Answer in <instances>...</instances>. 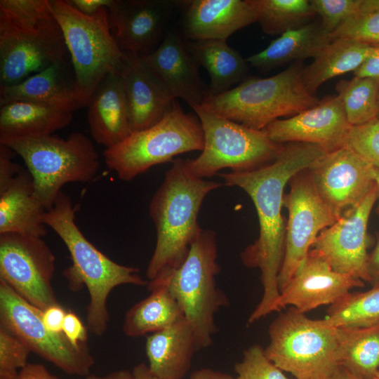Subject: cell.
Returning a JSON list of instances; mask_svg holds the SVG:
<instances>
[{"mask_svg":"<svg viewBox=\"0 0 379 379\" xmlns=\"http://www.w3.org/2000/svg\"><path fill=\"white\" fill-rule=\"evenodd\" d=\"M327 153L317 145L289 142L283 145L277 158L269 164L249 171L218 174L224 185L238 187L247 193L258 218L259 236L240 254L244 265L260 270L263 289L248 324L276 312L280 295L278 276L285 247L286 224L281 214L284 187L295 174L309 168Z\"/></svg>","mask_w":379,"mask_h":379,"instance_id":"6da1fadb","label":"cell"},{"mask_svg":"<svg viewBox=\"0 0 379 379\" xmlns=\"http://www.w3.org/2000/svg\"><path fill=\"white\" fill-rule=\"evenodd\" d=\"M77 206L61 192L53 206L46 211L43 222L65 244L72 265L63 272L69 288L78 291L85 286L90 302L86 309V328L97 336L107 330L109 320L107 298L113 288L124 284L147 286L140 269L120 265L98 250L84 235L76 223Z\"/></svg>","mask_w":379,"mask_h":379,"instance_id":"7a4b0ae2","label":"cell"},{"mask_svg":"<svg viewBox=\"0 0 379 379\" xmlns=\"http://www.w3.org/2000/svg\"><path fill=\"white\" fill-rule=\"evenodd\" d=\"M172 163L149 204L157 232L155 248L146 271L149 281L182 263L201 228L197 218L204 199L223 185L195 177L183 159Z\"/></svg>","mask_w":379,"mask_h":379,"instance_id":"3957f363","label":"cell"},{"mask_svg":"<svg viewBox=\"0 0 379 379\" xmlns=\"http://www.w3.org/2000/svg\"><path fill=\"white\" fill-rule=\"evenodd\" d=\"M67 53L48 0L0 1V86L65 62Z\"/></svg>","mask_w":379,"mask_h":379,"instance_id":"277c9868","label":"cell"},{"mask_svg":"<svg viewBox=\"0 0 379 379\" xmlns=\"http://www.w3.org/2000/svg\"><path fill=\"white\" fill-rule=\"evenodd\" d=\"M304 67L302 62H295L270 77H247L224 93L206 98L200 106L234 122L262 130L280 117H293L319 102L304 85Z\"/></svg>","mask_w":379,"mask_h":379,"instance_id":"5b68a950","label":"cell"},{"mask_svg":"<svg viewBox=\"0 0 379 379\" xmlns=\"http://www.w3.org/2000/svg\"><path fill=\"white\" fill-rule=\"evenodd\" d=\"M220 272L216 234L201 227L182 263L152 279L164 283L178 302L193 329L197 351L211 345L218 330L215 314L230 305L217 286Z\"/></svg>","mask_w":379,"mask_h":379,"instance_id":"8992f818","label":"cell"},{"mask_svg":"<svg viewBox=\"0 0 379 379\" xmlns=\"http://www.w3.org/2000/svg\"><path fill=\"white\" fill-rule=\"evenodd\" d=\"M0 144L22 159L46 211L53 206L63 185L92 181L100 166L93 143L80 132H74L66 138L53 134L8 138L1 140Z\"/></svg>","mask_w":379,"mask_h":379,"instance_id":"52a82bcc","label":"cell"},{"mask_svg":"<svg viewBox=\"0 0 379 379\" xmlns=\"http://www.w3.org/2000/svg\"><path fill=\"white\" fill-rule=\"evenodd\" d=\"M267 358L295 379H329L340 366L341 328L291 307L270 324Z\"/></svg>","mask_w":379,"mask_h":379,"instance_id":"ba28073f","label":"cell"},{"mask_svg":"<svg viewBox=\"0 0 379 379\" xmlns=\"http://www.w3.org/2000/svg\"><path fill=\"white\" fill-rule=\"evenodd\" d=\"M48 1L70 55L75 86L87 106L107 75L121 74L127 53L112 32L107 8L88 15L68 1Z\"/></svg>","mask_w":379,"mask_h":379,"instance_id":"9c48e42d","label":"cell"},{"mask_svg":"<svg viewBox=\"0 0 379 379\" xmlns=\"http://www.w3.org/2000/svg\"><path fill=\"white\" fill-rule=\"evenodd\" d=\"M204 146L198 117L185 112L176 99L160 121L105 148L103 157L120 180L130 181L156 165L173 161L178 155L202 151Z\"/></svg>","mask_w":379,"mask_h":379,"instance_id":"30bf717a","label":"cell"},{"mask_svg":"<svg viewBox=\"0 0 379 379\" xmlns=\"http://www.w3.org/2000/svg\"><path fill=\"white\" fill-rule=\"evenodd\" d=\"M204 132V146L199 156L185 159L195 177H213L224 168L231 172L257 169L272 162L284 144L272 142L263 130H256L205 110L192 108Z\"/></svg>","mask_w":379,"mask_h":379,"instance_id":"8fae6325","label":"cell"},{"mask_svg":"<svg viewBox=\"0 0 379 379\" xmlns=\"http://www.w3.org/2000/svg\"><path fill=\"white\" fill-rule=\"evenodd\" d=\"M42 312L0 279V327L62 371L78 376L88 375L94 359L86 345L76 347L64 333L49 331L43 322Z\"/></svg>","mask_w":379,"mask_h":379,"instance_id":"7c38bea8","label":"cell"},{"mask_svg":"<svg viewBox=\"0 0 379 379\" xmlns=\"http://www.w3.org/2000/svg\"><path fill=\"white\" fill-rule=\"evenodd\" d=\"M289 185L290 190L283 200L288 218L284 255L278 276L279 292L306 258L319 233L338 220L319 197L308 169L295 174Z\"/></svg>","mask_w":379,"mask_h":379,"instance_id":"4fadbf2b","label":"cell"},{"mask_svg":"<svg viewBox=\"0 0 379 379\" xmlns=\"http://www.w3.org/2000/svg\"><path fill=\"white\" fill-rule=\"evenodd\" d=\"M55 264L43 237L0 234V279L41 310L58 304L51 285Z\"/></svg>","mask_w":379,"mask_h":379,"instance_id":"5bb4252c","label":"cell"},{"mask_svg":"<svg viewBox=\"0 0 379 379\" xmlns=\"http://www.w3.org/2000/svg\"><path fill=\"white\" fill-rule=\"evenodd\" d=\"M378 197L375 185L357 206L321 231L311 248L333 270L368 283V224Z\"/></svg>","mask_w":379,"mask_h":379,"instance_id":"9a60e30c","label":"cell"},{"mask_svg":"<svg viewBox=\"0 0 379 379\" xmlns=\"http://www.w3.org/2000/svg\"><path fill=\"white\" fill-rule=\"evenodd\" d=\"M307 169L319 197L338 219L376 185V168L347 145L328 152Z\"/></svg>","mask_w":379,"mask_h":379,"instance_id":"2e32d148","label":"cell"},{"mask_svg":"<svg viewBox=\"0 0 379 379\" xmlns=\"http://www.w3.org/2000/svg\"><path fill=\"white\" fill-rule=\"evenodd\" d=\"M14 154L0 144V234L44 237L47 233L43 222L46 209L29 171L12 161Z\"/></svg>","mask_w":379,"mask_h":379,"instance_id":"e0dca14e","label":"cell"},{"mask_svg":"<svg viewBox=\"0 0 379 379\" xmlns=\"http://www.w3.org/2000/svg\"><path fill=\"white\" fill-rule=\"evenodd\" d=\"M350 126L339 97L331 95L296 115L275 120L262 130L277 144L308 143L331 152L346 145Z\"/></svg>","mask_w":379,"mask_h":379,"instance_id":"ac0fdd59","label":"cell"},{"mask_svg":"<svg viewBox=\"0 0 379 379\" xmlns=\"http://www.w3.org/2000/svg\"><path fill=\"white\" fill-rule=\"evenodd\" d=\"M364 281L339 273L310 249L289 282L280 292L276 312L291 305L305 313L317 307L333 305Z\"/></svg>","mask_w":379,"mask_h":379,"instance_id":"d6986e66","label":"cell"},{"mask_svg":"<svg viewBox=\"0 0 379 379\" xmlns=\"http://www.w3.org/2000/svg\"><path fill=\"white\" fill-rule=\"evenodd\" d=\"M177 1L117 0L108 10L109 22L121 48L138 55L152 53L166 33Z\"/></svg>","mask_w":379,"mask_h":379,"instance_id":"ffe728a7","label":"cell"},{"mask_svg":"<svg viewBox=\"0 0 379 379\" xmlns=\"http://www.w3.org/2000/svg\"><path fill=\"white\" fill-rule=\"evenodd\" d=\"M178 4L182 9V39L187 41H227L257 22L251 0H185Z\"/></svg>","mask_w":379,"mask_h":379,"instance_id":"44dd1931","label":"cell"},{"mask_svg":"<svg viewBox=\"0 0 379 379\" xmlns=\"http://www.w3.org/2000/svg\"><path fill=\"white\" fill-rule=\"evenodd\" d=\"M121 72L132 131L148 128L171 109L175 99L141 55L126 53Z\"/></svg>","mask_w":379,"mask_h":379,"instance_id":"7402d4cb","label":"cell"},{"mask_svg":"<svg viewBox=\"0 0 379 379\" xmlns=\"http://www.w3.org/2000/svg\"><path fill=\"white\" fill-rule=\"evenodd\" d=\"M142 57L175 99L184 100L192 108L203 103L206 90L201 81L199 65L178 33L168 30L157 48Z\"/></svg>","mask_w":379,"mask_h":379,"instance_id":"603a6c76","label":"cell"},{"mask_svg":"<svg viewBox=\"0 0 379 379\" xmlns=\"http://www.w3.org/2000/svg\"><path fill=\"white\" fill-rule=\"evenodd\" d=\"M87 107L91 134L97 143L105 148L117 145L132 132L120 74L107 75Z\"/></svg>","mask_w":379,"mask_h":379,"instance_id":"cb8c5ba5","label":"cell"},{"mask_svg":"<svg viewBox=\"0 0 379 379\" xmlns=\"http://www.w3.org/2000/svg\"><path fill=\"white\" fill-rule=\"evenodd\" d=\"M65 62L55 63L8 86H0V105L14 102H36L73 112L86 107L79 95L74 77L66 74Z\"/></svg>","mask_w":379,"mask_h":379,"instance_id":"d4e9b609","label":"cell"},{"mask_svg":"<svg viewBox=\"0 0 379 379\" xmlns=\"http://www.w3.org/2000/svg\"><path fill=\"white\" fill-rule=\"evenodd\" d=\"M197 351L193 329L185 318L147 337L148 368L159 379H182Z\"/></svg>","mask_w":379,"mask_h":379,"instance_id":"484cf974","label":"cell"},{"mask_svg":"<svg viewBox=\"0 0 379 379\" xmlns=\"http://www.w3.org/2000/svg\"><path fill=\"white\" fill-rule=\"evenodd\" d=\"M331 40L321 21L311 22L283 33L264 50L246 59L249 65L269 71L290 62L314 58Z\"/></svg>","mask_w":379,"mask_h":379,"instance_id":"4316f807","label":"cell"},{"mask_svg":"<svg viewBox=\"0 0 379 379\" xmlns=\"http://www.w3.org/2000/svg\"><path fill=\"white\" fill-rule=\"evenodd\" d=\"M72 120V112L27 101L1 105L0 140L53 135Z\"/></svg>","mask_w":379,"mask_h":379,"instance_id":"83f0119b","label":"cell"},{"mask_svg":"<svg viewBox=\"0 0 379 379\" xmlns=\"http://www.w3.org/2000/svg\"><path fill=\"white\" fill-rule=\"evenodd\" d=\"M185 44L199 65L208 72L210 84L206 98L224 93L246 78L249 67L246 59L227 41H187Z\"/></svg>","mask_w":379,"mask_h":379,"instance_id":"f1b7e54d","label":"cell"},{"mask_svg":"<svg viewBox=\"0 0 379 379\" xmlns=\"http://www.w3.org/2000/svg\"><path fill=\"white\" fill-rule=\"evenodd\" d=\"M375 45L349 38L333 39L302 70L307 90L315 95L328 80L354 72L373 53Z\"/></svg>","mask_w":379,"mask_h":379,"instance_id":"f546056e","label":"cell"},{"mask_svg":"<svg viewBox=\"0 0 379 379\" xmlns=\"http://www.w3.org/2000/svg\"><path fill=\"white\" fill-rule=\"evenodd\" d=\"M147 286L150 295L126 314L123 331L126 336L136 338L153 333L185 318L178 302L164 283L150 280Z\"/></svg>","mask_w":379,"mask_h":379,"instance_id":"4dcf8cb0","label":"cell"},{"mask_svg":"<svg viewBox=\"0 0 379 379\" xmlns=\"http://www.w3.org/2000/svg\"><path fill=\"white\" fill-rule=\"evenodd\" d=\"M340 366L360 379L379 371V323L365 327H341Z\"/></svg>","mask_w":379,"mask_h":379,"instance_id":"1f68e13d","label":"cell"},{"mask_svg":"<svg viewBox=\"0 0 379 379\" xmlns=\"http://www.w3.org/2000/svg\"><path fill=\"white\" fill-rule=\"evenodd\" d=\"M257 22L269 35H281L312 21L316 15L310 0H251Z\"/></svg>","mask_w":379,"mask_h":379,"instance_id":"d6a6232c","label":"cell"},{"mask_svg":"<svg viewBox=\"0 0 379 379\" xmlns=\"http://www.w3.org/2000/svg\"><path fill=\"white\" fill-rule=\"evenodd\" d=\"M350 126L361 125L378 118L379 79L354 77L335 84Z\"/></svg>","mask_w":379,"mask_h":379,"instance_id":"836d02e7","label":"cell"},{"mask_svg":"<svg viewBox=\"0 0 379 379\" xmlns=\"http://www.w3.org/2000/svg\"><path fill=\"white\" fill-rule=\"evenodd\" d=\"M326 319L336 327H365L379 323V286L350 292L328 310Z\"/></svg>","mask_w":379,"mask_h":379,"instance_id":"e575fe53","label":"cell"},{"mask_svg":"<svg viewBox=\"0 0 379 379\" xmlns=\"http://www.w3.org/2000/svg\"><path fill=\"white\" fill-rule=\"evenodd\" d=\"M321 23L330 34L343 23L359 15L379 11V0H310Z\"/></svg>","mask_w":379,"mask_h":379,"instance_id":"d590c367","label":"cell"},{"mask_svg":"<svg viewBox=\"0 0 379 379\" xmlns=\"http://www.w3.org/2000/svg\"><path fill=\"white\" fill-rule=\"evenodd\" d=\"M234 371L237 379H291L267 358L259 345L244 350L241 361L234 366Z\"/></svg>","mask_w":379,"mask_h":379,"instance_id":"8d00e7d4","label":"cell"},{"mask_svg":"<svg viewBox=\"0 0 379 379\" xmlns=\"http://www.w3.org/2000/svg\"><path fill=\"white\" fill-rule=\"evenodd\" d=\"M30 352L20 339L0 327V379H18Z\"/></svg>","mask_w":379,"mask_h":379,"instance_id":"74e56055","label":"cell"},{"mask_svg":"<svg viewBox=\"0 0 379 379\" xmlns=\"http://www.w3.org/2000/svg\"><path fill=\"white\" fill-rule=\"evenodd\" d=\"M346 145L376 168H379V119L351 126Z\"/></svg>","mask_w":379,"mask_h":379,"instance_id":"f35d334b","label":"cell"},{"mask_svg":"<svg viewBox=\"0 0 379 379\" xmlns=\"http://www.w3.org/2000/svg\"><path fill=\"white\" fill-rule=\"evenodd\" d=\"M331 38H349L368 44H379V11L347 20L331 34Z\"/></svg>","mask_w":379,"mask_h":379,"instance_id":"ab89813d","label":"cell"},{"mask_svg":"<svg viewBox=\"0 0 379 379\" xmlns=\"http://www.w3.org/2000/svg\"><path fill=\"white\" fill-rule=\"evenodd\" d=\"M62 333L69 343L76 347L85 345L88 338V329L78 316L72 312H67L65 317Z\"/></svg>","mask_w":379,"mask_h":379,"instance_id":"60d3db41","label":"cell"},{"mask_svg":"<svg viewBox=\"0 0 379 379\" xmlns=\"http://www.w3.org/2000/svg\"><path fill=\"white\" fill-rule=\"evenodd\" d=\"M66 314L65 309L58 303L43 310L42 320L46 328L51 332L63 333L62 327Z\"/></svg>","mask_w":379,"mask_h":379,"instance_id":"b9f144b4","label":"cell"},{"mask_svg":"<svg viewBox=\"0 0 379 379\" xmlns=\"http://www.w3.org/2000/svg\"><path fill=\"white\" fill-rule=\"evenodd\" d=\"M354 75L379 79V44L375 45L373 53L354 72Z\"/></svg>","mask_w":379,"mask_h":379,"instance_id":"7bdbcfd3","label":"cell"},{"mask_svg":"<svg viewBox=\"0 0 379 379\" xmlns=\"http://www.w3.org/2000/svg\"><path fill=\"white\" fill-rule=\"evenodd\" d=\"M68 1L82 13L91 15L103 8L109 10L116 4L117 0H71Z\"/></svg>","mask_w":379,"mask_h":379,"instance_id":"ee69618b","label":"cell"},{"mask_svg":"<svg viewBox=\"0 0 379 379\" xmlns=\"http://www.w3.org/2000/svg\"><path fill=\"white\" fill-rule=\"evenodd\" d=\"M368 274L371 287L379 286V231L376 233V243L373 251L368 253Z\"/></svg>","mask_w":379,"mask_h":379,"instance_id":"f6af8a7d","label":"cell"},{"mask_svg":"<svg viewBox=\"0 0 379 379\" xmlns=\"http://www.w3.org/2000/svg\"><path fill=\"white\" fill-rule=\"evenodd\" d=\"M18 379H60L40 364H27L19 372Z\"/></svg>","mask_w":379,"mask_h":379,"instance_id":"bcb514c9","label":"cell"},{"mask_svg":"<svg viewBox=\"0 0 379 379\" xmlns=\"http://www.w3.org/2000/svg\"><path fill=\"white\" fill-rule=\"evenodd\" d=\"M188 379H237V378L212 368H203L193 371Z\"/></svg>","mask_w":379,"mask_h":379,"instance_id":"7dc6e473","label":"cell"},{"mask_svg":"<svg viewBox=\"0 0 379 379\" xmlns=\"http://www.w3.org/2000/svg\"><path fill=\"white\" fill-rule=\"evenodd\" d=\"M85 379H135L132 371L128 370H119L113 371L106 375L98 376L88 375Z\"/></svg>","mask_w":379,"mask_h":379,"instance_id":"c3c4849f","label":"cell"},{"mask_svg":"<svg viewBox=\"0 0 379 379\" xmlns=\"http://www.w3.org/2000/svg\"><path fill=\"white\" fill-rule=\"evenodd\" d=\"M135 379H159L149 371L147 364H137L132 371Z\"/></svg>","mask_w":379,"mask_h":379,"instance_id":"681fc988","label":"cell"},{"mask_svg":"<svg viewBox=\"0 0 379 379\" xmlns=\"http://www.w3.org/2000/svg\"><path fill=\"white\" fill-rule=\"evenodd\" d=\"M329 379H360L350 373L345 368L339 366Z\"/></svg>","mask_w":379,"mask_h":379,"instance_id":"f907efd6","label":"cell"},{"mask_svg":"<svg viewBox=\"0 0 379 379\" xmlns=\"http://www.w3.org/2000/svg\"><path fill=\"white\" fill-rule=\"evenodd\" d=\"M375 183L378 190V204L376 208V213L379 217V168H376V173H375Z\"/></svg>","mask_w":379,"mask_h":379,"instance_id":"816d5d0a","label":"cell"},{"mask_svg":"<svg viewBox=\"0 0 379 379\" xmlns=\"http://www.w3.org/2000/svg\"><path fill=\"white\" fill-rule=\"evenodd\" d=\"M373 379H379V371L376 374V375Z\"/></svg>","mask_w":379,"mask_h":379,"instance_id":"f5cc1de1","label":"cell"},{"mask_svg":"<svg viewBox=\"0 0 379 379\" xmlns=\"http://www.w3.org/2000/svg\"><path fill=\"white\" fill-rule=\"evenodd\" d=\"M378 107H379V95H378ZM379 119V109H378V118Z\"/></svg>","mask_w":379,"mask_h":379,"instance_id":"db71d44e","label":"cell"}]
</instances>
